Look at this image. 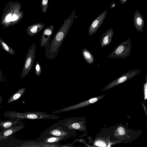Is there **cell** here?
<instances>
[{"label":"cell","instance_id":"6da1fadb","mask_svg":"<svg viewBox=\"0 0 147 147\" xmlns=\"http://www.w3.org/2000/svg\"><path fill=\"white\" fill-rule=\"evenodd\" d=\"M76 10L72 11L70 15L66 19L54 37L45 49L46 57L49 59H54L57 56L60 47L66 36L73 23L75 18Z\"/></svg>","mask_w":147,"mask_h":147},{"label":"cell","instance_id":"7a4b0ae2","mask_svg":"<svg viewBox=\"0 0 147 147\" xmlns=\"http://www.w3.org/2000/svg\"><path fill=\"white\" fill-rule=\"evenodd\" d=\"M5 117L10 119L21 120L24 119H58L59 116L55 115L48 114L42 112H18L14 111H5L3 113Z\"/></svg>","mask_w":147,"mask_h":147},{"label":"cell","instance_id":"3957f363","mask_svg":"<svg viewBox=\"0 0 147 147\" xmlns=\"http://www.w3.org/2000/svg\"><path fill=\"white\" fill-rule=\"evenodd\" d=\"M76 131L69 130L59 121L44 131L37 140L38 143L46 138L50 136L62 137L67 139L74 135Z\"/></svg>","mask_w":147,"mask_h":147},{"label":"cell","instance_id":"277c9868","mask_svg":"<svg viewBox=\"0 0 147 147\" xmlns=\"http://www.w3.org/2000/svg\"><path fill=\"white\" fill-rule=\"evenodd\" d=\"M131 39L128 38L118 45L107 57L123 59L129 57L131 54Z\"/></svg>","mask_w":147,"mask_h":147},{"label":"cell","instance_id":"5b68a950","mask_svg":"<svg viewBox=\"0 0 147 147\" xmlns=\"http://www.w3.org/2000/svg\"><path fill=\"white\" fill-rule=\"evenodd\" d=\"M36 45L35 43L32 44L29 48L24 60L20 78H24L31 70L34 62L36 57Z\"/></svg>","mask_w":147,"mask_h":147},{"label":"cell","instance_id":"8992f818","mask_svg":"<svg viewBox=\"0 0 147 147\" xmlns=\"http://www.w3.org/2000/svg\"><path fill=\"white\" fill-rule=\"evenodd\" d=\"M140 72V70L138 69L130 70L114 80L105 87V88H110L118 85L130 79Z\"/></svg>","mask_w":147,"mask_h":147},{"label":"cell","instance_id":"52a82bcc","mask_svg":"<svg viewBox=\"0 0 147 147\" xmlns=\"http://www.w3.org/2000/svg\"><path fill=\"white\" fill-rule=\"evenodd\" d=\"M59 122L67 127L69 130H81L83 126L82 122L80 121L79 118L72 117L65 118Z\"/></svg>","mask_w":147,"mask_h":147},{"label":"cell","instance_id":"ba28073f","mask_svg":"<svg viewBox=\"0 0 147 147\" xmlns=\"http://www.w3.org/2000/svg\"><path fill=\"white\" fill-rule=\"evenodd\" d=\"M107 12V10L103 11L92 22L88 29L89 36L94 34L101 26L105 18Z\"/></svg>","mask_w":147,"mask_h":147},{"label":"cell","instance_id":"9c48e42d","mask_svg":"<svg viewBox=\"0 0 147 147\" xmlns=\"http://www.w3.org/2000/svg\"><path fill=\"white\" fill-rule=\"evenodd\" d=\"M98 98H92L88 100L55 111L53 113V114L54 115L55 113L68 111L80 108L90 104L94 103L96 102Z\"/></svg>","mask_w":147,"mask_h":147},{"label":"cell","instance_id":"30bf717a","mask_svg":"<svg viewBox=\"0 0 147 147\" xmlns=\"http://www.w3.org/2000/svg\"><path fill=\"white\" fill-rule=\"evenodd\" d=\"M54 26L52 25L47 27L44 30L41 35L40 46L46 47L49 43L51 37L53 33Z\"/></svg>","mask_w":147,"mask_h":147},{"label":"cell","instance_id":"8fae6325","mask_svg":"<svg viewBox=\"0 0 147 147\" xmlns=\"http://www.w3.org/2000/svg\"><path fill=\"white\" fill-rule=\"evenodd\" d=\"M25 127L24 123L21 122L18 125L0 132V140L7 139L9 136L21 130Z\"/></svg>","mask_w":147,"mask_h":147},{"label":"cell","instance_id":"7c38bea8","mask_svg":"<svg viewBox=\"0 0 147 147\" xmlns=\"http://www.w3.org/2000/svg\"><path fill=\"white\" fill-rule=\"evenodd\" d=\"M134 26L136 30L140 32L143 31V28L144 25V22L142 15L139 11L136 9L133 15Z\"/></svg>","mask_w":147,"mask_h":147},{"label":"cell","instance_id":"4fadbf2b","mask_svg":"<svg viewBox=\"0 0 147 147\" xmlns=\"http://www.w3.org/2000/svg\"><path fill=\"white\" fill-rule=\"evenodd\" d=\"M114 31L112 28L106 30L101 35L100 40V47H105L108 46L111 42Z\"/></svg>","mask_w":147,"mask_h":147},{"label":"cell","instance_id":"5bb4252c","mask_svg":"<svg viewBox=\"0 0 147 147\" xmlns=\"http://www.w3.org/2000/svg\"><path fill=\"white\" fill-rule=\"evenodd\" d=\"M45 27V25L41 22L32 24L28 27L26 29L27 34L30 36L37 34Z\"/></svg>","mask_w":147,"mask_h":147},{"label":"cell","instance_id":"9a60e30c","mask_svg":"<svg viewBox=\"0 0 147 147\" xmlns=\"http://www.w3.org/2000/svg\"><path fill=\"white\" fill-rule=\"evenodd\" d=\"M10 119L0 121V129L2 131L15 126L22 122L20 120Z\"/></svg>","mask_w":147,"mask_h":147},{"label":"cell","instance_id":"2e32d148","mask_svg":"<svg viewBox=\"0 0 147 147\" xmlns=\"http://www.w3.org/2000/svg\"><path fill=\"white\" fill-rule=\"evenodd\" d=\"M67 139L64 137L50 136L45 138L39 142L38 144L39 145L43 144H54L58 143L61 140Z\"/></svg>","mask_w":147,"mask_h":147},{"label":"cell","instance_id":"e0dca14e","mask_svg":"<svg viewBox=\"0 0 147 147\" xmlns=\"http://www.w3.org/2000/svg\"><path fill=\"white\" fill-rule=\"evenodd\" d=\"M26 90L25 87L21 88L13 93L9 98L7 103H10L16 101L20 99L23 96Z\"/></svg>","mask_w":147,"mask_h":147},{"label":"cell","instance_id":"ac0fdd59","mask_svg":"<svg viewBox=\"0 0 147 147\" xmlns=\"http://www.w3.org/2000/svg\"><path fill=\"white\" fill-rule=\"evenodd\" d=\"M82 53L84 60L89 64L92 65L94 61V58L92 54L86 48L83 49Z\"/></svg>","mask_w":147,"mask_h":147},{"label":"cell","instance_id":"d6986e66","mask_svg":"<svg viewBox=\"0 0 147 147\" xmlns=\"http://www.w3.org/2000/svg\"><path fill=\"white\" fill-rule=\"evenodd\" d=\"M0 45L2 49L9 54L13 55L15 54V51L7 45L5 42L0 37Z\"/></svg>","mask_w":147,"mask_h":147},{"label":"cell","instance_id":"ffe728a7","mask_svg":"<svg viewBox=\"0 0 147 147\" xmlns=\"http://www.w3.org/2000/svg\"><path fill=\"white\" fill-rule=\"evenodd\" d=\"M48 5V0H42L40 6L42 12L45 13L47 10Z\"/></svg>","mask_w":147,"mask_h":147},{"label":"cell","instance_id":"44dd1931","mask_svg":"<svg viewBox=\"0 0 147 147\" xmlns=\"http://www.w3.org/2000/svg\"><path fill=\"white\" fill-rule=\"evenodd\" d=\"M42 68L38 61H37L35 65L34 72L35 74L37 76H39L41 75Z\"/></svg>","mask_w":147,"mask_h":147},{"label":"cell","instance_id":"7402d4cb","mask_svg":"<svg viewBox=\"0 0 147 147\" xmlns=\"http://www.w3.org/2000/svg\"><path fill=\"white\" fill-rule=\"evenodd\" d=\"M144 99L146 100L147 98V73L146 74L145 82L144 85Z\"/></svg>","mask_w":147,"mask_h":147},{"label":"cell","instance_id":"603a6c76","mask_svg":"<svg viewBox=\"0 0 147 147\" xmlns=\"http://www.w3.org/2000/svg\"><path fill=\"white\" fill-rule=\"evenodd\" d=\"M118 131L119 134L120 135H123L125 133L124 129L122 127H119L118 129Z\"/></svg>","mask_w":147,"mask_h":147},{"label":"cell","instance_id":"cb8c5ba5","mask_svg":"<svg viewBox=\"0 0 147 147\" xmlns=\"http://www.w3.org/2000/svg\"><path fill=\"white\" fill-rule=\"evenodd\" d=\"M6 78L3 76V75L2 72L0 70V82H5Z\"/></svg>","mask_w":147,"mask_h":147},{"label":"cell","instance_id":"d4e9b609","mask_svg":"<svg viewBox=\"0 0 147 147\" xmlns=\"http://www.w3.org/2000/svg\"><path fill=\"white\" fill-rule=\"evenodd\" d=\"M11 15L9 14L7 16L5 20L6 22H9L11 21Z\"/></svg>","mask_w":147,"mask_h":147},{"label":"cell","instance_id":"484cf974","mask_svg":"<svg viewBox=\"0 0 147 147\" xmlns=\"http://www.w3.org/2000/svg\"><path fill=\"white\" fill-rule=\"evenodd\" d=\"M18 18V17L16 15L14 14L11 17V21H13L16 20Z\"/></svg>","mask_w":147,"mask_h":147},{"label":"cell","instance_id":"4316f807","mask_svg":"<svg viewBox=\"0 0 147 147\" xmlns=\"http://www.w3.org/2000/svg\"><path fill=\"white\" fill-rule=\"evenodd\" d=\"M115 2L112 3L110 4V9H111L112 8H113L115 6Z\"/></svg>","mask_w":147,"mask_h":147},{"label":"cell","instance_id":"83f0119b","mask_svg":"<svg viewBox=\"0 0 147 147\" xmlns=\"http://www.w3.org/2000/svg\"><path fill=\"white\" fill-rule=\"evenodd\" d=\"M120 2L123 4H125L127 1V0H119Z\"/></svg>","mask_w":147,"mask_h":147},{"label":"cell","instance_id":"f1b7e54d","mask_svg":"<svg viewBox=\"0 0 147 147\" xmlns=\"http://www.w3.org/2000/svg\"><path fill=\"white\" fill-rule=\"evenodd\" d=\"M3 98L0 95V108L1 107V104L3 101Z\"/></svg>","mask_w":147,"mask_h":147}]
</instances>
